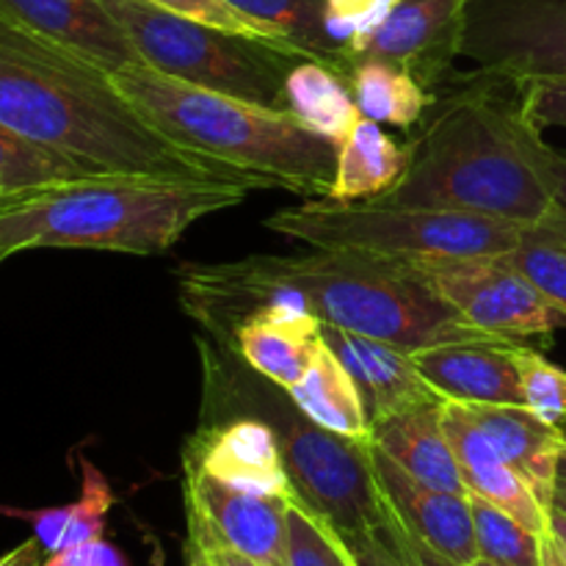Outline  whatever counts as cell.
<instances>
[{
	"label": "cell",
	"instance_id": "e575fe53",
	"mask_svg": "<svg viewBox=\"0 0 566 566\" xmlns=\"http://www.w3.org/2000/svg\"><path fill=\"white\" fill-rule=\"evenodd\" d=\"M158 9L171 11V14L188 17V20L205 22V25L221 28V31L230 33H243V36H258L269 39L252 20L241 14V11L232 9L227 0H149ZM274 42V39H271Z\"/></svg>",
	"mask_w": 566,
	"mask_h": 566
},
{
	"label": "cell",
	"instance_id": "f6af8a7d",
	"mask_svg": "<svg viewBox=\"0 0 566 566\" xmlns=\"http://www.w3.org/2000/svg\"><path fill=\"white\" fill-rule=\"evenodd\" d=\"M542 566H564L562 556H558L556 542H553L551 534H542Z\"/></svg>",
	"mask_w": 566,
	"mask_h": 566
},
{
	"label": "cell",
	"instance_id": "277c9868",
	"mask_svg": "<svg viewBox=\"0 0 566 566\" xmlns=\"http://www.w3.org/2000/svg\"><path fill=\"white\" fill-rule=\"evenodd\" d=\"M243 182L97 175L39 188L0 205V252L103 249L149 258L175 247L205 216L235 208Z\"/></svg>",
	"mask_w": 566,
	"mask_h": 566
},
{
	"label": "cell",
	"instance_id": "1f68e13d",
	"mask_svg": "<svg viewBox=\"0 0 566 566\" xmlns=\"http://www.w3.org/2000/svg\"><path fill=\"white\" fill-rule=\"evenodd\" d=\"M111 506H114V492H111L108 479L88 459H81V497L70 503V523H66L59 551L103 539Z\"/></svg>",
	"mask_w": 566,
	"mask_h": 566
},
{
	"label": "cell",
	"instance_id": "74e56055",
	"mask_svg": "<svg viewBox=\"0 0 566 566\" xmlns=\"http://www.w3.org/2000/svg\"><path fill=\"white\" fill-rule=\"evenodd\" d=\"M44 558H48V553H44L42 542L36 536H31L22 545H17L14 551L3 553L0 556V566H42Z\"/></svg>",
	"mask_w": 566,
	"mask_h": 566
},
{
	"label": "cell",
	"instance_id": "3957f363",
	"mask_svg": "<svg viewBox=\"0 0 566 566\" xmlns=\"http://www.w3.org/2000/svg\"><path fill=\"white\" fill-rule=\"evenodd\" d=\"M434 99L423 130L407 147V171L370 199L385 208L462 210L534 224L556 205L542 127L525 88L512 77L473 72Z\"/></svg>",
	"mask_w": 566,
	"mask_h": 566
},
{
	"label": "cell",
	"instance_id": "8d00e7d4",
	"mask_svg": "<svg viewBox=\"0 0 566 566\" xmlns=\"http://www.w3.org/2000/svg\"><path fill=\"white\" fill-rule=\"evenodd\" d=\"M0 514L6 517H17V520H25L31 523L33 536L42 542L44 553L53 556L59 551L61 539H64V531L66 523H70V506H53V509H11V506H0Z\"/></svg>",
	"mask_w": 566,
	"mask_h": 566
},
{
	"label": "cell",
	"instance_id": "ffe728a7",
	"mask_svg": "<svg viewBox=\"0 0 566 566\" xmlns=\"http://www.w3.org/2000/svg\"><path fill=\"white\" fill-rule=\"evenodd\" d=\"M370 442L412 479L457 495L470 492L442 426V398L418 403L374 423Z\"/></svg>",
	"mask_w": 566,
	"mask_h": 566
},
{
	"label": "cell",
	"instance_id": "d4e9b609",
	"mask_svg": "<svg viewBox=\"0 0 566 566\" xmlns=\"http://www.w3.org/2000/svg\"><path fill=\"white\" fill-rule=\"evenodd\" d=\"M348 86L359 114L398 130L420 125L437 99L412 72L390 61H357L348 72Z\"/></svg>",
	"mask_w": 566,
	"mask_h": 566
},
{
	"label": "cell",
	"instance_id": "4fadbf2b",
	"mask_svg": "<svg viewBox=\"0 0 566 566\" xmlns=\"http://www.w3.org/2000/svg\"><path fill=\"white\" fill-rule=\"evenodd\" d=\"M321 346L324 321L310 313L296 293L287 291H271L254 298L247 318L224 343V348H230L260 379L282 390L302 381Z\"/></svg>",
	"mask_w": 566,
	"mask_h": 566
},
{
	"label": "cell",
	"instance_id": "bcb514c9",
	"mask_svg": "<svg viewBox=\"0 0 566 566\" xmlns=\"http://www.w3.org/2000/svg\"><path fill=\"white\" fill-rule=\"evenodd\" d=\"M551 506H558V509H564V512H566V484H564V481H556V490H553Z\"/></svg>",
	"mask_w": 566,
	"mask_h": 566
},
{
	"label": "cell",
	"instance_id": "ba28073f",
	"mask_svg": "<svg viewBox=\"0 0 566 566\" xmlns=\"http://www.w3.org/2000/svg\"><path fill=\"white\" fill-rule=\"evenodd\" d=\"M103 3L125 28L133 48L149 70L208 92L287 111V72L298 61H307L291 44L221 31L158 9L149 0H103Z\"/></svg>",
	"mask_w": 566,
	"mask_h": 566
},
{
	"label": "cell",
	"instance_id": "e0dca14e",
	"mask_svg": "<svg viewBox=\"0 0 566 566\" xmlns=\"http://www.w3.org/2000/svg\"><path fill=\"white\" fill-rule=\"evenodd\" d=\"M520 343H440L415 348L412 359L426 385L446 401L514 403L525 407L514 348Z\"/></svg>",
	"mask_w": 566,
	"mask_h": 566
},
{
	"label": "cell",
	"instance_id": "f1b7e54d",
	"mask_svg": "<svg viewBox=\"0 0 566 566\" xmlns=\"http://www.w3.org/2000/svg\"><path fill=\"white\" fill-rule=\"evenodd\" d=\"M479 556L501 566H542V536L486 497L470 492Z\"/></svg>",
	"mask_w": 566,
	"mask_h": 566
},
{
	"label": "cell",
	"instance_id": "603a6c76",
	"mask_svg": "<svg viewBox=\"0 0 566 566\" xmlns=\"http://www.w3.org/2000/svg\"><path fill=\"white\" fill-rule=\"evenodd\" d=\"M287 396L321 429L348 440H370V420L357 381L337 359V354L326 346V340L307 374L287 390Z\"/></svg>",
	"mask_w": 566,
	"mask_h": 566
},
{
	"label": "cell",
	"instance_id": "f907efd6",
	"mask_svg": "<svg viewBox=\"0 0 566 566\" xmlns=\"http://www.w3.org/2000/svg\"><path fill=\"white\" fill-rule=\"evenodd\" d=\"M558 434H562V440H564V446H566V420H562V423H558Z\"/></svg>",
	"mask_w": 566,
	"mask_h": 566
},
{
	"label": "cell",
	"instance_id": "ee69618b",
	"mask_svg": "<svg viewBox=\"0 0 566 566\" xmlns=\"http://www.w3.org/2000/svg\"><path fill=\"white\" fill-rule=\"evenodd\" d=\"M193 553H197V551H193ZM202 556H208L216 566H263V564H258V562H249V558L238 556V553H227V551L202 553Z\"/></svg>",
	"mask_w": 566,
	"mask_h": 566
},
{
	"label": "cell",
	"instance_id": "ab89813d",
	"mask_svg": "<svg viewBox=\"0 0 566 566\" xmlns=\"http://www.w3.org/2000/svg\"><path fill=\"white\" fill-rule=\"evenodd\" d=\"M88 566H130V564H127L125 553H122L119 547L111 545V542L105 539H97L92 542V558H88Z\"/></svg>",
	"mask_w": 566,
	"mask_h": 566
},
{
	"label": "cell",
	"instance_id": "f35d334b",
	"mask_svg": "<svg viewBox=\"0 0 566 566\" xmlns=\"http://www.w3.org/2000/svg\"><path fill=\"white\" fill-rule=\"evenodd\" d=\"M547 175H551L553 193H556V202H562L566 208V155L558 149H547Z\"/></svg>",
	"mask_w": 566,
	"mask_h": 566
},
{
	"label": "cell",
	"instance_id": "b9f144b4",
	"mask_svg": "<svg viewBox=\"0 0 566 566\" xmlns=\"http://www.w3.org/2000/svg\"><path fill=\"white\" fill-rule=\"evenodd\" d=\"M409 539H412V553H415V562L418 566H459L457 562H451V558H446L442 553H437L434 547L423 545L420 539H415L412 534H409Z\"/></svg>",
	"mask_w": 566,
	"mask_h": 566
},
{
	"label": "cell",
	"instance_id": "5b68a950",
	"mask_svg": "<svg viewBox=\"0 0 566 566\" xmlns=\"http://www.w3.org/2000/svg\"><path fill=\"white\" fill-rule=\"evenodd\" d=\"M116 88L169 142L232 166L271 188L326 199L337 147L293 111L175 81L147 64L116 72Z\"/></svg>",
	"mask_w": 566,
	"mask_h": 566
},
{
	"label": "cell",
	"instance_id": "484cf974",
	"mask_svg": "<svg viewBox=\"0 0 566 566\" xmlns=\"http://www.w3.org/2000/svg\"><path fill=\"white\" fill-rule=\"evenodd\" d=\"M269 39L291 44L304 59L329 64L346 77L343 53L326 33V0H227Z\"/></svg>",
	"mask_w": 566,
	"mask_h": 566
},
{
	"label": "cell",
	"instance_id": "2e32d148",
	"mask_svg": "<svg viewBox=\"0 0 566 566\" xmlns=\"http://www.w3.org/2000/svg\"><path fill=\"white\" fill-rule=\"evenodd\" d=\"M370 459H374L381 492L415 539L434 547L437 553L459 566H470L479 558L470 492L457 495V492L434 490V486L412 479L376 446H370Z\"/></svg>",
	"mask_w": 566,
	"mask_h": 566
},
{
	"label": "cell",
	"instance_id": "d6a6232c",
	"mask_svg": "<svg viewBox=\"0 0 566 566\" xmlns=\"http://www.w3.org/2000/svg\"><path fill=\"white\" fill-rule=\"evenodd\" d=\"M398 0H326V33L343 53L348 75V55L357 53L390 17Z\"/></svg>",
	"mask_w": 566,
	"mask_h": 566
},
{
	"label": "cell",
	"instance_id": "4dcf8cb0",
	"mask_svg": "<svg viewBox=\"0 0 566 566\" xmlns=\"http://www.w3.org/2000/svg\"><path fill=\"white\" fill-rule=\"evenodd\" d=\"M514 363L520 370L525 407L553 426L566 420V370L536 348L525 346L514 348Z\"/></svg>",
	"mask_w": 566,
	"mask_h": 566
},
{
	"label": "cell",
	"instance_id": "9a60e30c",
	"mask_svg": "<svg viewBox=\"0 0 566 566\" xmlns=\"http://www.w3.org/2000/svg\"><path fill=\"white\" fill-rule=\"evenodd\" d=\"M0 14L111 75L144 64L103 0H0Z\"/></svg>",
	"mask_w": 566,
	"mask_h": 566
},
{
	"label": "cell",
	"instance_id": "7bdbcfd3",
	"mask_svg": "<svg viewBox=\"0 0 566 566\" xmlns=\"http://www.w3.org/2000/svg\"><path fill=\"white\" fill-rule=\"evenodd\" d=\"M547 534L566 551V512L558 506L547 509Z\"/></svg>",
	"mask_w": 566,
	"mask_h": 566
},
{
	"label": "cell",
	"instance_id": "7dc6e473",
	"mask_svg": "<svg viewBox=\"0 0 566 566\" xmlns=\"http://www.w3.org/2000/svg\"><path fill=\"white\" fill-rule=\"evenodd\" d=\"M186 566H216L213 562H210L208 556H202V553H193V551H186Z\"/></svg>",
	"mask_w": 566,
	"mask_h": 566
},
{
	"label": "cell",
	"instance_id": "c3c4849f",
	"mask_svg": "<svg viewBox=\"0 0 566 566\" xmlns=\"http://www.w3.org/2000/svg\"><path fill=\"white\" fill-rule=\"evenodd\" d=\"M558 481L566 484V446L562 448V457H558Z\"/></svg>",
	"mask_w": 566,
	"mask_h": 566
},
{
	"label": "cell",
	"instance_id": "f5cc1de1",
	"mask_svg": "<svg viewBox=\"0 0 566 566\" xmlns=\"http://www.w3.org/2000/svg\"><path fill=\"white\" fill-rule=\"evenodd\" d=\"M3 260H9V254H6V252H0V263H3Z\"/></svg>",
	"mask_w": 566,
	"mask_h": 566
},
{
	"label": "cell",
	"instance_id": "4316f807",
	"mask_svg": "<svg viewBox=\"0 0 566 566\" xmlns=\"http://www.w3.org/2000/svg\"><path fill=\"white\" fill-rule=\"evenodd\" d=\"M97 175L99 171L88 169L81 160L42 147L11 127L0 125V205L22 197V193L39 191V188Z\"/></svg>",
	"mask_w": 566,
	"mask_h": 566
},
{
	"label": "cell",
	"instance_id": "f546056e",
	"mask_svg": "<svg viewBox=\"0 0 566 566\" xmlns=\"http://www.w3.org/2000/svg\"><path fill=\"white\" fill-rule=\"evenodd\" d=\"M287 566H357L343 536L298 497L287 503Z\"/></svg>",
	"mask_w": 566,
	"mask_h": 566
},
{
	"label": "cell",
	"instance_id": "83f0119b",
	"mask_svg": "<svg viewBox=\"0 0 566 566\" xmlns=\"http://www.w3.org/2000/svg\"><path fill=\"white\" fill-rule=\"evenodd\" d=\"M509 260L534 282L536 291L566 315V208L553 205L551 213L525 224Z\"/></svg>",
	"mask_w": 566,
	"mask_h": 566
},
{
	"label": "cell",
	"instance_id": "5bb4252c",
	"mask_svg": "<svg viewBox=\"0 0 566 566\" xmlns=\"http://www.w3.org/2000/svg\"><path fill=\"white\" fill-rule=\"evenodd\" d=\"M468 3L470 0H398L379 31L348 55V72L357 61H390L412 72L431 92L462 55Z\"/></svg>",
	"mask_w": 566,
	"mask_h": 566
},
{
	"label": "cell",
	"instance_id": "8fae6325",
	"mask_svg": "<svg viewBox=\"0 0 566 566\" xmlns=\"http://www.w3.org/2000/svg\"><path fill=\"white\" fill-rule=\"evenodd\" d=\"M188 547L197 553H238L263 566H287L285 497L249 495L193 464H182Z\"/></svg>",
	"mask_w": 566,
	"mask_h": 566
},
{
	"label": "cell",
	"instance_id": "9c48e42d",
	"mask_svg": "<svg viewBox=\"0 0 566 566\" xmlns=\"http://www.w3.org/2000/svg\"><path fill=\"white\" fill-rule=\"evenodd\" d=\"M418 265L431 287L473 329L503 340L545 337L566 329V315L536 291L509 254L423 260Z\"/></svg>",
	"mask_w": 566,
	"mask_h": 566
},
{
	"label": "cell",
	"instance_id": "d590c367",
	"mask_svg": "<svg viewBox=\"0 0 566 566\" xmlns=\"http://www.w3.org/2000/svg\"><path fill=\"white\" fill-rule=\"evenodd\" d=\"M536 125L566 127V81H520Z\"/></svg>",
	"mask_w": 566,
	"mask_h": 566
},
{
	"label": "cell",
	"instance_id": "8992f818",
	"mask_svg": "<svg viewBox=\"0 0 566 566\" xmlns=\"http://www.w3.org/2000/svg\"><path fill=\"white\" fill-rule=\"evenodd\" d=\"M202 354V415H258L280 437L287 475L296 497L329 523L343 539L374 534L396 520L376 479L370 440H348L321 429L296 403L282 398V387L260 385V376L230 348L199 340Z\"/></svg>",
	"mask_w": 566,
	"mask_h": 566
},
{
	"label": "cell",
	"instance_id": "ac0fdd59",
	"mask_svg": "<svg viewBox=\"0 0 566 566\" xmlns=\"http://www.w3.org/2000/svg\"><path fill=\"white\" fill-rule=\"evenodd\" d=\"M324 340L357 381L370 426L409 407L440 398L418 374L412 352L407 348L354 335L332 324H324Z\"/></svg>",
	"mask_w": 566,
	"mask_h": 566
},
{
	"label": "cell",
	"instance_id": "44dd1931",
	"mask_svg": "<svg viewBox=\"0 0 566 566\" xmlns=\"http://www.w3.org/2000/svg\"><path fill=\"white\" fill-rule=\"evenodd\" d=\"M468 409L497 453L528 481L536 497L551 509L558 481V457L564 448L558 426L542 420L528 407H514V403H470Z\"/></svg>",
	"mask_w": 566,
	"mask_h": 566
},
{
	"label": "cell",
	"instance_id": "7402d4cb",
	"mask_svg": "<svg viewBox=\"0 0 566 566\" xmlns=\"http://www.w3.org/2000/svg\"><path fill=\"white\" fill-rule=\"evenodd\" d=\"M407 147L392 142L379 122L363 119L352 136L337 147L335 177L326 199L329 202H370L390 191L407 171Z\"/></svg>",
	"mask_w": 566,
	"mask_h": 566
},
{
	"label": "cell",
	"instance_id": "cb8c5ba5",
	"mask_svg": "<svg viewBox=\"0 0 566 566\" xmlns=\"http://www.w3.org/2000/svg\"><path fill=\"white\" fill-rule=\"evenodd\" d=\"M285 105L318 136L340 147L363 119L348 77L321 61H298L285 81Z\"/></svg>",
	"mask_w": 566,
	"mask_h": 566
},
{
	"label": "cell",
	"instance_id": "d6986e66",
	"mask_svg": "<svg viewBox=\"0 0 566 566\" xmlns=\"http://www.w3.org/2000/svg\"><path fill=\"white\" fill-rule=\"evenodd\" d=\"M442 426L468 490L501 506L534 534H547V506L536 497L528 481L497 453L470 409L442 398Z\"/></svg>",
	"mask_w": 566,
	"mask_h": 566
},
{
	"label": "cell",
	"instance_id": "681fc988",
	"mask_svg": "<svg viewBox=\"0 0 566 566\" xmlns=\"http://www.w3.org/2000/svg\"><path fill=\"white\" fill-rule=\"evenodd\" d=\"M470 566H501V564H495V562H486V558H475V562L473 564H470Z\"/></svg>",
	"mask_w": 566,
	"mask_h": 566
},
{
	"label": "cell",
	"instance_id": "60d3db41",
	"mask_svg": "<svg viewBox=\"0 0 566 566\" xmlns=\"http://www.w3.org/2000/svg\"><path fill=\"white\" fill-rule=\"evenodd\" d=\"M88 558H92V542L88 545L70 547V551L53 553V556L44 558L42 566H88Z\"/></svg>",
	"mask_w": 566,
	"mask_h": 566
},
{
	"label": "cell",
	"instance_id": "30bf717a",
	"mask_svg": "<svg viewBox=\"0 0 566 566\" xmlns=\"http://www.w3.org/2000/svg\"><path fill=\"white\" fill-rule=\"evenodd\" d=\"M462 59L512 81H566V0H470Z\"/></svg>",
	"mask_w": 566,
	"mask_h": 566
},
{
	"label": "cell",
	"instance_id": "52a82bcc",
	"mask_svg": "<svg viewBox=\"0 0 566 566\" xmlns=\"http://www.w3.org/2000/svg\"><path fill=\"white\" fill-rule=\"evenodd\" d=\"M265 230L304 241L313 249H352L392 260H457L479 254H509L525 224L462 210L385 208L374 202L307 199L276 210Z\"/></svg>",
	"mask_w": 566,
	"mask_h": 566
},
{
	"label": "cell",
	"instance_id": "816d5d0a",
	"mask_svg": "<svg viewBox=\"0 0 566 566\" xmlns=\"http://www.w3.org/2000/svg\"><path fill=\"white\" fill-rule=\"evenodd\" d=\"M553 542H556V539H553ZM556 547H558V556H562V564L566 566V551H564L562 545H558V542H556Z\"/></svg>",
	"mask_w": 566,
	"mask_h": 566
},
{
	"label": "cell",
	"instance_id": "836d02e7",
	"mask_svg": "<svg viewBox=\"0 0 566 566\" xmlns=\"http://www.w3.org/2000/svg\"><path fill=\"white\" fill-rule=\"evenodd\" d=\"M343 542H346V547L352 551L357 566H418L409 531L403 528L398 514L392 523L385 525V528L365 536H352V539Z\"/></svg>",
	"mask_w": 566,
	"mask_h": 566
},
{
	"label": "cell",
	"instance_id": "7a4b0ae2",
	"mask_svg": "<svg viewBox=\"0 0 566 566\" xmlns=\"http://www.w3.org/2000/svg\"><path fill=\"white\" fill-rule=\"evenodd\" d=\"M0 125L99 175L271 188L155 130L111 72L0 14Z\"/></svg>",
	"mask_w": 566,
	"mask_h": 566
},
{
	"label": "cell",
	"instance_id": "7c38bea8",
	"mask_svg": "<svg viewBox=\"0 0 566 566\" xmlns=\"http://www.w3.org/2000/svg\"><path fill=\"white\" fill-rule=\"evenodd\" d=\"M182 464H193L249 495L296 497L282 457L280 437L258 415L230 412L202 420L182 448Z\"/></svg>",
	"mask_w": 566,
	"mask_h": 566
},
{
	"label": "cell",
	"instance_id": "6da1fadb",
	"mask_svg": "<svg viewBox=\"0 0 566 566\" xmlns=\"http://www.w3.org/2000/svg\"><path fill=\"white\" fill-rule=\"evenodd\" d=\"M177 280L182 310L213 332L221 346L249 313V304L271 291L296 293L324 324L407 352L440 343H509L473 329L431 287L418 263L381 254L352 249L254 254L232 263L182 265Z\"/></svg>",
	"mask_w": 566,
	"mask_h": 566
}]
</instances>
